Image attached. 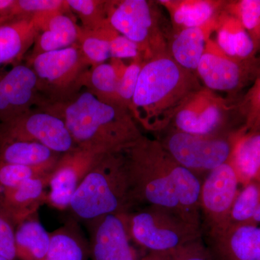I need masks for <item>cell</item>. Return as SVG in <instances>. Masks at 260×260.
Segmentation results:
<instances>
[{
    "mask_svg": "<svg viewBox=\"0 0 260 260\" xmlns=\"http://www.w3.org/2000/svg\"><path fill=\"white\" fill-rule=\"evenodd\" d=\"M179 249L167 252H150L151 260H177Z\"/></svg>",
    "mask_w": 260,
    "mask_h": 260,
    "instance_id": "40",
    "label": "cell"
},
{
    "mask_svg": "<svg viewBox=\"0 0 260 260\" xmlns=\"http://www.w3.org/2000/svg\"><path fill=\"white\" fill-rule=\"evenodd\" d=\"M68 9L65 0H15L12 15L15 18Z\"/></svg>",
    "mask_w": 260,
    "mask_h": 260,
    "instance_id": "35",
    "label": "cell"
},
{
    "mask_svg": "<svg viewBox=\"0 0 260 260\" xmlns=\"http://www.w3.org/2000/svg\"><path fill=\"white\" fill-rule=\"evenodd\" d=\"M169 13L172 34L204 25L223 11L225 0H160L157 1Z\"/></svg>",
    "mask_w": 260,
    "mask_h": 260,
    "instance_id": "19",
    "label": "cell"
},
{
    "mask_svg": "<svg viewBox=\"0 0 260 260\" xmlns=\"http://www.w3.org/2000/svg\"><path fill=\"white\" fill-rule=\"evenodd\" d=\"M145 60L142 56L130 61L118 83V95L121 104L131 113L133 97Z\"/></svg>",
    "mask_w": 260,
    "mask_h": 260,
    "instance_id": "34",
    "label": "cell"
},
{
    "mask_svg": "<svg viewBox=\"0 0 260 260\" xmlns=\"http://www.w3.org/2000/svg\"><path fill=\"white\" fill-rule=\"evenodd\" d=\"M69 12L55 10L34 15L39 34L27 59L78 44L81 28Z\"/></svg>",
    "mask_w": 260,
    "mask_h": 260,
    "instance_id": "16",
    "label": "cell"
},
{
    "mask_svg": "<svg viewBox=\"0 0 260 260\" xmlns=\"http://www.w3.org/2000/svg\"><path fill=\"white\" fill-rule=\"evenodd\" d=\"M240 129L227 134L200 135L169 126L155 139L178 164L203 181L210 172L229 162Z\"/></svg>",
    "mask_w": 260,
    "mask_h": 260,
    "instance_id": "7",
    "label": "cell"
},
{
    "mask_svg": "<svg viewBox=\"0 0 260 260\" xmlns=\"http://www.w3.org/2000/svg\"><path fill=\"white\" fill-rule=\"evenodd\" d=\"M232 107L225 98L202 86L181 106L169 126L190 134H227L240 129L229 124Z\"/></svg>",
    "mask_w": 260,
    "mask_h": 260,
    "instance_id": "9",
    "label": "cell"
},
{
    "mask_svg": "<svg viewBox=\"0 0 260 260\" xmlns=\"http://www.w3.org/2000/svg\"><path fill=\"white\" fill-rule=\"evenodd\" d=\"M107 153H111L77 147L63 154L51 173L46 204L56 210H68L84 178Z\"/></svg>",
    "mask_w": 260,
    "mask_h": 260,
    "instance_id": "14",
    "label": "cell"
},
{
    "mask_svg": "<svg viewBox=\"0 0 260 260\" xmlns=\"http://www.w3.org/2000/svg\"><path fill=\"white\" fill-rule=\"evenodd\" d=\"M38 34L34 15L18 17L0 25V66L19 64L34 46Z\"/></svg>",
    "mask_w": 260,
    "mask_h": 260,
    "instance_id": "21",
    "label": "cell"
},
{
    "mask_svg": "<svg viewBox=\"0 0 260 260\" xmlns=\"http://www.w3.org/2000/svg\"><path fill=\"white\" fill-rule=\"evenodd\" d=\"M26 64L37 75L45 106L64 102L83 90V75L91 68L78 44L39 54L27 59Z\"/></svg>",
    "mask_w": 260,
    "mask_h": 260,
    "instance_id": "8",
    "label": "cell"
},
{
    "mask_svg": "<svg viewBox=\"0 0 260 260\" xmlns=\"http://www.w3.org/2000/svg\"><path fill=\"white\" fill-rule=\"evenodd\" d=\"M0 256L8 260L17 257L15 232L10 220L3 215H0Z\"/></svg>",
    "mask_w": 260,
    "mask_h": 260,
    "instance_id": "37",
    "label": "cell"
},
{
    "mask_svg": "<svg viewBox=\"0 0 260 260\" xmlns=\"http://www.w3.org/2000/svg\"><path fill=\"white\" fill-rule=\"evenodd\" d=\"M157 1L107 0V20L116 31L140 48L144 60L169 52Z\"/></svg>",
    "mask_w": 260,
    "mask_h": 260,
    "instance_id": "6",
    "label": "cell"
},
{
    "mask_svg": "<svg viewBox=\"0 0 260 260\" xmlns=\"http://www.w3.org/2000/svg\"><path fill=\"white\" fill-rule=\"evenodd\" d=\"M139 260H151V254H150V253L149 252L147 255L144 256V257H143L142 259Z\"/></svg>",
    "mask_w": 260,
    "mask_h": 260,
    "instance_id": "43",
    "label": "cell"
},
{
    "mask_svg": "<svg viewBox=\"0 0 260 260\" xmlns=\"http://www.w3.org/2000/svg\"><path fill=\"white\" fill-rule=\"evenodd\" d=\"M62 119L77 147L123 152L143 134L126 108L107 104L83 89L64 102L42 108Z\"/></svg>",
    "mask_w": 260,
    "mask_h": 260,
    "instance_id": "2",
    "label": "cell"
},
{
    "mask_svg": "<svg viewBox=\"0 0 260 260\" xmlns=\"http://www.w3.org/2000/svg\"><path fill=\"white\" fill-rule=\"evenodd\" d=\"M224 10L237 18L252 37L260 21V0L226 1Z\"/></svg>",
    "mask_w": 260,
    "mask_h": 260,
    "instance_id": "32",
    "label": "cell"
},
{
    "mask_svg": "<svg viewBox=\"0 0 260 260\" xmlns=\"http://www.w3.org/2000/svg\"><path fill=\"white\" fill-rule=\"evenodd\" d=\"M0 140L35 142L61 155L77 148L64 121L39 108L0 124Z\"/></svg>",
    "mask_w": 260,
    "mask_h": 260,
    "instance_id": "11",
    "label": "cell"
},
{
    "mask_svg": "<svg viewBox=\"0 0 260 260\" xmlns=\"http://www.w3.org/2000/svg\"><path fill=\"white\" fill-rule=\"evenodd\" d=\"M215 40L228 55L246 62H256L255 46L247 30L233 15L223 10L218 15Z\"/></svg>",
    "mask_w": 260,
    "mask_h": 260,
    "instance_id": "22",
    "label": "cell"
},
{
    "mask_svg": "<svg viewBox=\"0 0 260 260\" xmlns=\"http://www.w3.org/2000/svg\"><path fill=\"white\" fill-rule=\"evenodd\" d=\"M244 117V127L248 131L260 129V69L251 85L239 106Z\"/></svg>",
    "mask_w": 260,
    "mask_h": 260,
    "instance_id": "33",
    "label": "cell"
},
{
    "mask_svg": "<svg viewBox=\"0 0 260 260\" xmlns=\"http://www.w3.org/2000/svg\"><path fill=\"white\" fill-rule=\"evenodd\" d=\"M15 0H0V25L14 19L12 15V8Z\"/></svg>",
    "mask_w": 260,
    "mask_h": 260,
    "instance_id": "39",
    "label": "cell"
},
{
    "mask_svg": "<svg viewBox=\"0 0 260 260\" xmlns=\"http://www.w3.org/2000/svg\"><path fill=\"white\" fill-rule=\"evenodd\" d=\"M229 162L242 186L260 181V131L239 130Z\"/></svg>",
    "mask_w": 260,
    "mask_h": 260,
    "instance_id": "23",
    "label": "cell"
},
{
    "mask_svg": "<svg viewBox=\"0 0 260 260\" xmlns=\"http://www.w3.org/2000/svg\"><path fill=\"white\" fill-rule=\"evenodd\" d=\"M111 59H133L142 56L140 48L127 38L116 32L110 42ZM143 57V56H142Z\"/></svg>",
    "mask_w": 260,
    "mask_h": 260,
    "instance_id": "36",
    "label": "cell"
},
{
    "mask_svg": "<svg viewBox=\"0 0 260 260\" xmlns=\"http://www.w3.org/2000/svg\"><path fill=\"white\" fill-rule=\"evenodd\" d=\"M126 222L132 242L149 252L177 250L203 237L200 222L160 207L135 208Z\"/></svg>",
    "mask_w": 260,
    "mask_h": 260,
    "instance_id": "5",
    "label": "cell"
},
{
    "mask_svg": "<svg viewBox=\"0 0 260 260\" xmlns=\"http://www.w3.org/2000/svg\"><path fill=\"white\" fill-rule=\"evenodd\" d=\"M51 175L30 179L13 189L3 190L0 205L10 221L20 224L37 215L46 204Z\"/></svg>",
    "mask_w": 260,
    "mask_h": 260,
    "instance_id": "18",
    "label": "cell"
},
{
    "mask_svg": "<svg viewBox=\"0 0 260 260\" xmlns=\"http://www.w3.org/2000/svg\"><path fill=\"white\" fill-rule=\"evenodd\" d=\"M88 239L75 219H71L51 233V244L47 255L41 260H88Z\"/></svg>",
    "mask_w": 260,
    "mask_h": 260,
    "instance_id": "25",
    "label": "cell"
},
{
    "mask_svg": "<svg viewBox=\"0 0 260 260\" xmlns=\"http://www.w3.org/2000/svg\"><path fill=\"white\" fill-rule=\"evenodd\" d=\"M249 225H256V226H259L260 225V203L258 205L257 208L253 215L252 218H251V223Z\"/></svg>",
    "mask_w": 260,
    "mask_h": 260,
    "instance_id": "42",
    "label": "cell"
},
{
    "mask_svg": "<svg viewBox=\"0 0 260 260\" xmlns=\"http://www.w3.org/2000/svg\"><path fill=\"white\" fill-rule=\"evenodd\" d=\"M35 142L0 140V162L54 170L61 157Z\"/></svg>",
    "mask_w": 260,
    "mask_h": 260,
    "instance_id": "24",
    "label": "cell"
},
{
    "mask_svg": "<svg viewBox=\"0 0 260 260\" xmlns=\"http://www.w3.org/2000/svg\"><path fill=\"white\" fill-rule=\"evenodd\" d=\"M202 86L196 73L178 64L169 52L154 56L145 61L140 71L132 115L143 129L158 134Z\"/></svg>",
    "mask_w": 260,
    "mask_h": 260,
    "instance_id": "3",
    "label": "cell"
},
{
    "mask_svg": "<svg viewBox=\"0 0 260 260\" xmlns=\"http://www.w3.org/2000/svg\"><path fill=\"white\" fill-rule=\"evenodd\" d=\"M239 179L227 162L210 172L202 181L200 210L203 232L207 237L229 225L231 211L239 190Z\"/></svg>",
    "mask_w": 260,
    "mask_h": 260,
    "instance_id": "10",
    "label": "cell"
},
{
    "mask_svg": "<svg viewBox=\"0 0 260 260\" xmlns=\"http://www.w3.org/2000/svg\"><path fill=\"white\" fill-rule=\"evenodd\" d=\"M124 155L135 208L160 207L202 223L201 179L178 164L158 140L143 135Z\"/></svg>",
    "mask_w": 260,
    "mask_h": 260,
    "instance_id": "1",
    "label": "cell"
},
{
    "mask_svg": "<svg viewBox=\"0 0 260 260\" xmlns=\"http://www.w3.org/2000/svg\"><path fill=\"white\" fill-rule=\"evenodd\" d=\"M259 203L260 181L242 186L233 204L229 225H249Z\"/></svg>",
    "mask_w": 260,
    "mask_h": 260,
    "instance_id": "30",
    "label": "cell"
},
{
    "mask_svg": "<svg viewBox=\"0 0 260 260\" xmlns=\"http://www.w3.org/2000/svg\"><path fill=\"white\" fill-rule=\"evenodd\" d=\"M34 70L27 64L0 70V124L46 104Z\"/></svg>",
    "mask_w": 260,
    "mask_h": 260,
    "instance_id": "13",
    "label": "cell"
},
{
    "mask_svg": "<svg viewBox=\"0 0 260 260\" xmlns=\"http://www.w3.org/2000/svg\"><path fill=\"white\" fill-rule=\"evenodd\" d=\"M259 62H246L228 55L211 37L207 42L196 75L205 88L216 93H233L244 88L250 78L256 76Z\"/></svg>",
    "mask_w": 260,
    "mask_h": 260,
    "instance_id": "12",
    "label": "cell"
},
{
    "mask_svg": "<svg viewBox=\"0 0 260 260\" xmlns=\"http://www.w3.org/2000/svg\"><path fill=\"white\" fill-rule=\"evenodd\" d=\"M90 259L139 260L132 245L126 214H112L88 220Z\"/></svg>",
    "mask_w": 260,
    "mask_h": 260,
    "instance_id": "15",
    "label": "cell"
},
{
    "mask_svg": "<svg viewBox=\"0 0 260 260\" xmlns=\"http://www.w3.org/2000/svg\"><path fill=\"white\" fill-rule=\"evenodd\" d=\"M51 233L43 226L38 215L18 224L15 231L16 256L21 260H41L47 255Z\"/></svg>",
    "mask_w": 260,
    "mask_h": 260,
    "instance_id": "26",
    "label": "cell"
},
{
    "mask_svg": "<svg viewBox=\"0 0 260 260\" xmlns=\"http://www.w3.org/2000/svg\"><path fill=\"white\" fill-rule=\"evenodd\" d=\"M218 18L202 26L172 34L169 40V52L178 64L196 73L207 42L216 29Z\"/></svg>",
    "mask_w": 260,
    "mask_h": 260,
    "instance_id": "20",
    "label": "cell"
},
{
    "mask_svg": "<svg viewBox=\"0 0 260 260\" xmlns=\"http://www.w3.org/2000/svg\"><path fill=\"white\" fill-rule=\"evenodd\" d=\"M253 42H254V46H255L256 52L260 51V21L258 24L257 28H256L255 31L251 37Z\"/></svg>",
    "mask_w": 260,
    "mask_h": 260,
    "instance_id": "41",
    "label": "cell"
},
{
    "mask_svg": "<svg viewBox=\"0 0 260 260\" xmlns=\"http://www.w3.org/2000/svg\"><path fill=\"white\" fill-rule=\"evenodd\" d=\"M118 83L117 75L112 64L105 62L89 68L83 75L81 85L82 88L102 102L126 108L118 95Z\"/></svg>",
    "mask_w": 260,
    "mask_h": 260,
    "instance_id": "27",
    "label": "cell"
},
{
    "mask_svg": "<svg viewBox=\"0 0 260 260\" xmlns=\"http://www.w3.org/2000/svg\"><path fill=\"white\" fill-rule=\"evenodd\" d=\"M259 131H260V129H259Z\"/></svg>",
    "mask_w": 260,
    "mask_h": 260,
    "instance_id": "45",
    "label": "cell"
},
{
    "mask_svg": "<svg viewBox=\"0 0 260 260\" xmlns=\"http://www.w3.org/2000/svg\"><path fill=\"white\" fill-rule=\"evenodd\" d=\"M177 260H214L203 239L191 243L179 249Z\"/></svg>",
    "mask_w": 260,
    "mask_h": 260,
    "instance_id": "38",
    "label": "cell"
},
{
    "mask_svg": "<svg viewBox=\"0 0 260 260\" xmlns=\"http://www.w3.org/2000/svg\"><path fill=\"white\" fill-rule=\"evenodd\" d=\"M124 151L106 154L75 191L69 208L75 220L86 222L134 209Z\"/></svg>",
    "mask_w": 260,
    "mask_h": 260,
    "instance_id": "4",
    "label": "cell"
},
{
    "mask_svg": "<svg viewBox=\"0 0 260 260\" xmlns=\"http://www.w3.org/2000/svg\"><path fill=\"white\" fill-rule=\"evenodd\" d=\"M68 10L76 15L85 30H96L109 23L105 0H65Z\"/></svg>",
    "mask_w": 260,
    "mask_h": 260,
    "instance_id": "29",
    "label": "cell"
},
{
    "mask_svg": "<svg viewBox=\"0 0 260 260\" xmlns=\"http://www.w3.org/2000/svg\"><path fill=\"white\" fill-rule=\"evenodd\" d=\"M207 237L214 260H260V226L232 225Z\"/></svg>",
    "mask_w": 260,
    "mask_h": 260,
    "instance_id": "17",
    "label": "cell"
},
{
    "mask_svg": "<svg viewBox=\"0 0 260 260\" xmlns=\"http://www.w3.org/2000/svg\"><path fill=\"white\" fill-rule=\"evenodd\" d=\"M0 260H8V259H5V258L3 257V256H0Z\"/></svg>",
    "mask_w": 260,
    "mask_h": 260,
    "instance_id": "44",
    "label": "cell"
},
{
    "mask_svg": "<svg viewBox=\"0 0 260 260\" xmlns=\"http://www.w3.org/2000/svg\"><path fill=\"white\" fill-rule=\"evenodd\" d=\"M116 32L109 23L96 30H85L81 28L78 44L90 67L110 60V42Z\"/></svg>",
    "mask_w": 260,
    "mask_h": 260,
    "instance_id": "28",
    "label": "cell"
},
{
    "mask_svg": "<svg viewBox=\"0 0 260 260\" xmlns=\"http://www.w3.org/2000/svg\"><path fill=\"white\" fill-rule=\"evenodd\" d=\"M54 170L0 162V186L3 190L13 189L35 178L51 175Z\"/></svg>",
    "mask_w": 260,
    "mask_h": 260,
    "instance_id": "31",
    "label": "cell"
}]
</instances>
